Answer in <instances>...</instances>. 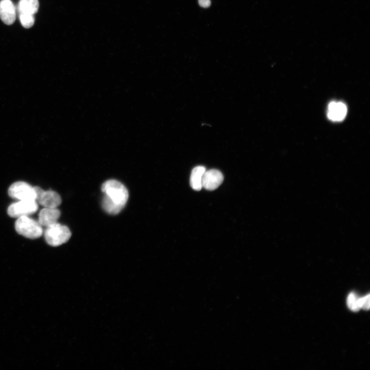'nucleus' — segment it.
Returning <instances> with one entry per match:
<instances>
[{
  "mask_svg": "<svg viewBox=\"0 0 370 370\" xmlns=\"http://www.w3.org/2000/svg\"><path fill=\"white\" fill-rule=\"evenodd\" d=\"M104 194L102 200L103 210L110 215H118L125 207L129 198L127 188L120 182L110 180L102 185Z\"/></svg>",
  "mask_w": 370,
  "mask_h": 370,
  "instance_id": "f257e3e1",
  "label": "nucleus"
},
{
  "mask_svg": "<svg viewBox=\"0 0 370 370\" xmlns=\"http://www.w3.org/2000/svg\"><path fill=\"white\" fill-rule=\"evenodd\" d=\"M71 232L68 227L58 223L46 227L44 237L47 243L54 247L59 246L67 243L71 238Z\"/></svg>",
  "mask_w": 370,
  "mask_h": 370,
  "instance_id": "f03ea898",
  "label": "nucleus"
},
{
  "mask_svg": "<svg viewBox=\"0 0 370 370\" xmlns=\"http://www.w3.org/2000/svg\"><path fill=\"white\" fill-rule=\"evenodd\" d=\"M15 229L19 235L31 239L40 238L43 234L42 226L39 223L28 216L17 218Z\"/></svg>",
  "mask_w": 370,
  "mask_h": 370,
  "instance_id": "7ed1b4c3",
  "label": "nucleus"
},
{
  "mask_svg": "<svg viewBox=\"0 0 370 370\" xmlns=\"http://www.w3.org/2000/svg\"><path fill=\"white\" fill-rule=\"evenodd\" d=\"M9 195L20 201L36 200V193L34 187L24 182H17L9 189Z\"/></svg>",
  "mask_w": 370,
  "mask_h": 370,
  "instance_id": "20e7f679",
  "label": "nucleus"
},
{
  "mask_svg": "<svg viewBox=\"0 0 370 370\" xmlns=\"http://www.w3.org/2000/svg\"><path fill=\"white\" fill-rule=\"evenodd\" d=\"M36 193V202L40 205L49 208H58L62 203L61 195L54 191H44L41 188L34 187Z\"/></svg>",
  "mask_w": 370,
  "mask_h": 370,
  "instance_id": "39448f33",
  "label": "nucleus"
},
{
  "mask_svg": "<svg viewBox=\"0 0 370 370\" xmlns=\"http://www.w3.org/2000/svg\"><path fill=\"white\" fill-rule=\"evenodd\" d=\"M38 209V204L36 200L20 201L11 204L8 208V213L12 218H18L29 216L35 214Z\"/></svg>",
  "mask_w": 370,
  "mask_h": 370,
  "instance_id": "423d86ee",
  "label": "nucleus"
},
{
  "mask_svg": "<svg viewBox=\"0 0 370 370\" xmlns=\"http://www.w3.org/2000/svg\"><path fill=\"white\" fill-rule=\"evenodd\" d=\"M224 176L219 170H206L202 179V187L209 191L217 189L223 183Z\"/></svg>",
  "mask_w": 370,
  "mask_h": 370,
  "instance_id": "0eeeda50",
  "label": "nucleus"
},
{
  "mask_svg": "<svg viewBox=\"0 0 370 370\" xmlns=\"http://www.w3.org/2000/svg\"><path fill=\"white\" fill-rule=\"evenodd\" d=\"M0 19L7 25H12L16 19V8L11 0L0 2Z\"/></svg>",
  "mask_w": 370,
  "mask_h": 370,
  "instance_id": "6e6552de",
  "label": "nucleus"
},
{
  "mask_svg": "<svg viewBox=\"0 0 370 370\" xmlns=\"http://www.w3.org/2000/svg\"><path fill=\"white\" fill-rule=\"evenodd\" d=\"M347 113L346 105L340 102H332L328 107V117L334 122H340L345 119Z\"/></svg>",
  "mask_w": 370,
  "mask_h": 370,
  "instance_id": "1a4fd4ad",
  "label": "nucleus"
},
{
  "mask_svg": "<svg viewBox=\"0 0 370 370\" xmlns=\"http://www.w3.org/2000/svg\"><path fill=\"white\" fill-rule=\"evenodd\" d=\"M61 213L58 208H44L39 214L38 222L42 226L48 227L58 222Z\"/></svg>",
  "mask_w": 370,
  "mask_h": 370,
  "instance_id": "9d476101",
  "label": "nucleus"
},
{
  "mask_svg": "<svg viewBox=\"0 0 370 370\" xmlns=\"http://www.w3.org/2000/svg\"><path fill=\"white\" fill-rule=\"evenodd\" d=\"M206 170L205 167L202 166H197L192 170L190 184L193 190L200 191L202 189V179Z\"/></svg>",
  "mask_w": 370,
  "mask_h": 370,
  "instance_id": "9b49d317",
  "label": "nucleus"
},
{
  "mask_svg": "<svg viewBox=\"0 0 370 370\" xmlns=\"http://www.w3.org/2000/svg\"><path fill=\"white\" fill-rule=\"evenodd\" d=\"M39 8L38 0H20L17 7L19 14H27L35 15Z\"/></svg>",
  "mask_w": 370,
  "mask_h": 370,
  "instance_id": "f8f14e48",
  "label": "nucleus"
},
{
  "mask_svg": "<svg viewBox=\"0 0 370 370\" xmlns=\"http://www.w3.org/2000/svg\"><path fill=\"white\" fill-rule=\"evenodd\" d=\"M19 17L22 25L25 28H30L34 24V15L20 14H19Z\"/></svg>",
  "mask_w": 370,
  "mask_h": 370,
  "instance_id": "ddd939ff",
  "label": "nucleus"
},
{
  "mask_svg": "<svg viewBox=\"0 0 370 370\" xmlns=\"http://www.w3.org/2000/svg\"><path fill=\"white\" fill-rule=\"evenodd\" d=\"M359 298L354 293H351L347 298L348 307L353 311H358L360 309L359 304Z\"/></svg>",
  "mask_w": 370,
  "mask_h": 370,
  "instance_id": "4468645a",
  "label": "nucleus"
},
{
  "mask_svg": "<svg viewBox=\"0 0 370 370\" xmlns=\"http://www.w3.org/2000/svg\"><path fill=\"white\" fill-rule=\"evenodd\" d=\"M359 304L360 308L368 310L369 308V295L359 298Z\"/></svg>",
  "mask_w": 370,
  "mask_h": 370,
  "instance_id": "2eb2a0df",
  "label": "nucleus"
},
{
  "mask_svg": "<svg viewBox=\"0 0 370 370\" xmlns=\"http://www.w3.org/2000/svg\"><path fill=\"white\" fill-rule=\"evenodd\" d=\"M198 4L204 8H207L210 6V0H198Z\"/></svg>",
  "mask_w": 370,
  "mask_h": 370,
  "instance_id": "dca6fc26",
  "label": "nucleus"
}]
</instances>
